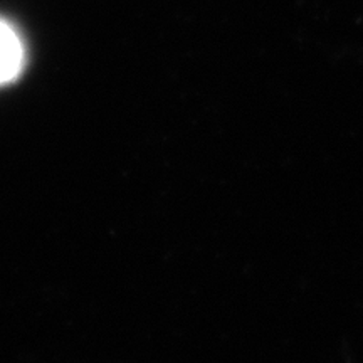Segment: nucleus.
I'll return each instance as SVG.
<instances>
[{"instance_id": "nucleus-1", "label": "nucleus", "mask_w": 363, "mask_h": 363, "mask_svg": "<svg viewBox=\"0 0 363 363\" xmlns=\"http://www.w3.org/2000/svg\"><path fill=\"white\" fill-rule=\"evenodd\" d=\"M24 66V45L9 22L0 19V84L11 83Z\"/></svg>"}]
</instances>
